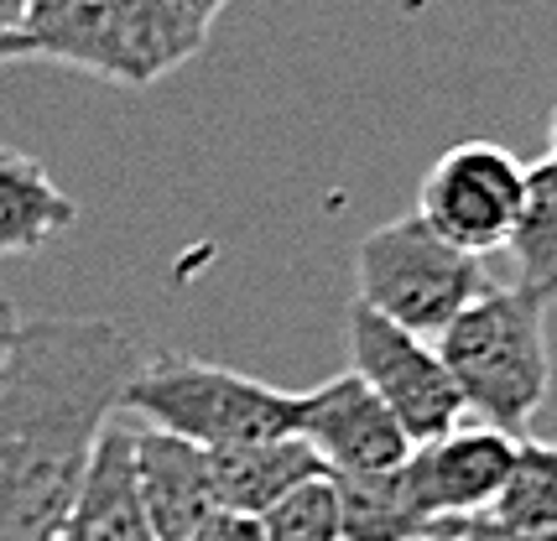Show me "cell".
Masks as SVG:
<instances>
[{
  "instance_id": "cell-24",
  "label": "cell",
  "mask_w": 557,
  "mask_h": 541,
  "mask_svg": "<svg viewBox=\"0 0 557 541\" xmlns=\"http://www.w3.org/2000/svg\"><path fill=\"white\" fill-rule=\"evenodd\" d=\"M547 162H557V110H553V130H547Z\"/></svg>"
},
{
  "instance_id": "cell-19",
  "label": "cell",
  "mask_w": 557,
  "mask_h": 541,
  "mask_svg": "<svg viewBox=\"0 0 557 541\" xmlns=\"http://www.w3.org/2000/svg\"><path fill=\"white\" fill-rule=\"evenodd\" d=\"M433 537H443V541H516V537H506V531H495L490 520H448V526H437Z\"/></svg>"
},
{
  "instance_id": "cell-3",
  "label": "cell",
  "mask_w": 557,
  "mask_h": 541,
  "mask_svg": "<svg viewBox=\"0 0 557 541\" xmlns=\"http://www.w3.org/2000/svg\"><path fill=\"white\" fill-rule=\"evenodd\" d=\"M437 360L454 375L463 412L521 443L553 391L547 307L516 287H495L437 334Z\"/></svg>"
},
{
  "instance_id": "cell-7",
  "label": "cell",
  "mask_w": 557,
  "mask_h": 541,
  "mask_svg": "<svg viewBox=\"0 0 557 541\" xmlns=\"http://www.w3.org/2000/svg\"><path fill=\"white\" fill-rule=\"evenodd\" d=\"M344 344H349V375H360L381 395V406L396 417L412 448L463 427V395L437 360L433 339H417L407 328L386 323L381 313L349 302Z\"/></svg>"
},
{
  "instance_id": "cell-2",
  "label": "cell",
  "mask_w": 557,
  "mask_h": 541,
  "mask_svg": "<svg viewBox=\"0 0 557 541\" xmlns=\"http://www.w3.org/2000/svg\"><path fill=\"white\" fill-rule=\"evenodd\" d=\"M22 37L32 58L69 63L125 89L168 78L209 42L177 0H26Z\"/></svg>"
},
{
  "instance_id": "cell-21",
  "label": "cell",
  "mask_w": 557,
  "mask_h": 541,
  "mask_svg": "<svg viewBox=\"0 0 557 541\" xmlns=\"http://www.w3.org/2000/svg\"><path fill=\"white\" fill-rule=\"evenodd\" d=\"M177 5H183V11H188V16L203 26V32H209V26H214V16L224 11V0H177Z\"/></svg>"
},
{
  "instance_id": "cell-25",
  "label": "cell",
  "mask_w": 557,
  "mask_h": 541,
  "mask_svg": "<svg viewBox=\"0 0 557 541\" xmlns=\"http://www.w3.org/2000/svg\"><path fill=\"white\" fill-rule=\"evenodd\" d=\"M422 541H443V537H422Z\"/></svg>"
},
{
  "instance_id": "cell-23",
  "label": "cell",
  "mask_w": 557,
  "mask_h": 541,
  "mask_svg": "<svg viewBox=\"0 0 557 541\" xmlns=\"http://www.w3.org/2000/svg\"><path fill=\"white\" fill-rule=\"evenodd\" d=\"M26 0H0V32H22Z\"/></svg>"
},
{
  "instance_id": "cell-14",
  "label": "cell",
  "mask_w": 557,
  "mask_h": 541,
  "mask_svg": "<svg viewBox=\"0 0 557 541\" xmlns=\"http://www.w3.org/2000/svg\"><path fill=\"white\" fill-rule=\"evenodd\" d=\"M506 255L516 266V292L553 307L557 302V162L536 156L527 162V198L516 229L506 240Z\"/></svg>"
},
{
  "instance_id": "cell-17",
  "label": "cell",
  "mask_w": 557,
  "mask_h": 541,
  "mask_svg": "<svg viewBox=\"0 0 557 541\" xmlns=\"http://www.w3.org/2000/svg\"><path fill=\"white\" fill-rule=\"evenodd\" d=\"M256 526H261V541H344L334 479H329V474H323V479H308V485L292 490L282 505H271Z\"/></svg>"
},
{
  "instance_id": "cell-8",
  "label": "cell",
  "mask_w": 557,
  "mask_h": 541,
  "mask_svg": "<svg viewBox=\"0 0 557 541\" xmlns=\"http://www.w3.org/2000/svg\"><path fill=\"white\" fill-rule=\"evenodd\" d=\"M292 438L313 448L329 474H396L412 458V443L381 406V395L349 369L313 391H297Z\"/></svg>"
},
{
  "instance_id": "cell-11",
  "label": "cell",
  "mask_w": 557,
  "mask_h": 541,
  "mask_svg": "<svg viewBox=\"0 0 557 541\" xmlns=\"http://www.w3.org/2000/svg\"><path fill=\"white\" fill-rule=\"evenodd\" d=\"M58 541H157L146 520L141 490H136V464H131V422L110 417L99 432L84 485L73 500Z\"/></svg>"
},
{
  "instance_id": "cell-12",
  "label": "cell",
  "mask_w": 557,
  "mask_h": 541,
  "mask_svg": "<svg viewBox=\"0 0 557 541\" xmlns=\"http://www.w3.org/2000/svg\"><path fill=\"white\" fill-rule=\"evenodd\" d=\"M214 464V500L230 516L261 520L271 505H282L292 490H302L308 479H323L329 468L318 464V453L297 438H267V443H240L209 453Z\"/></svg>"
},
{
  "instance_id": "cell-1",
  "label": "cell",
  "mask_w": 557,
  "mask_h": 541,
  "mask_svg": "<svg viewBox=\"0 0 557 541\" xmlns=\"http://www.w3.org/2000/svg\"><path fill=\"white\" fill-rule=\"evenodd\" d=\"M141 349L110 318H26L0 354V541H58Z\"/></svg>"
},
{
  "instance_id": "cell-15",
  "label": "cell",
  "mask_w": 557,
  "mask_h": 541,
  "mask_svg": "<svg viewBox=\"0 0 557 541\" xmlns=\"http://www.w3.org/2000/svg\"><path fill=\"white\" fill-rule=\"evenodd\" d=\"M339 490V531L344 541H422L433 537V520L407 494L396 474H329Z\"/></svg>"
},
{
  "instance_id": "cell-22",
  "label": "cell",
  "mask_w": 557,
  "mask_h": 541,
  "mask_svg": "<svg viewBox=\"0 0 557 541\" xmlns=\"http://www.w3.org/2000/svg\"><path fill=\"white\" fill-rule=\"evenodd\" d=\"M16 328H22V318H16V307L0 297V354L11 349V339H16Z\"/></svg>"
},
{
  "instance_id": "cell-6",
  "label": "cell",
  "mask_w": 557,
  "mask_h": 541,
  "mask_svg": "<svg viewBox=\"0 0 557 541\" xmlns=\"http://www.w3.org/2000/svg\"><path fill=\"white\" fill-rule=\"evenodd\" d=\"M527 198V162L495 141H459L437 156L417 188V219L443 246L485 261L506 250Z\"/></svg>"
},
{
  "instance_id": "cell-18",
  "label": "cell",
  "mask_w": 557,
  "mask_h": 541,
  "mask_svg": "<svg viewBox=\"0 0 557 541\" xmlns=\"http://www.w3.org/2000/svg\"><path fill=\"white\" fill-rule=\"evenodd\" d=\"M183 541H261V526L250 516H230V511H214L198 531H188Z\"/></svg>"
},
{
  "instance_id": "cell-4",
  "label": "cell",
  "mask_w": 557,
  "mask_h": 541,
  "mask_svg": "<svg viewBox=\"0 0 557 541\" xmlns=\"http://www.w3.org/2000/svg\"><path fill=\"white\" fill-rule=\"evenodd\" d=\"M115 417L219 453V448L292 438L297 391H282L271 380H256L214 360H194V354H146L141 369L125 380Z\"/></svg>"
},
{
  "instance_id": "cell-5",
  "label": "cell",
  "mask_w": 557,
  "mask_h": 541,
  "mask_svg": "<svg viewBox=\"0 0 557 541\" xmlns=\"http://www.w3.org/2000/svg\"><path fill=\"white\" fill-rule=\"evenodd\" d=\"M485 292H495L485 261L443 246L417 214L370 229L355 246V297L349 302L381 313L417 339H437Z\"/></svg>"
},
{
  "instance_id": "cell-10",
  "label": "cell",
  "mask_w": 557,
  "mask_h": 541,
  "mask_svg": "<svg viewBox=\"0 0 557 541\" xmlns=\"http://www.w3.org/2000/svg\"><path fill=\"white\" fill-rule=\"evenodd\" d=\"M131 464H136V490H141L146 520H151L157 541H183L219 511L214 464H209L203 448L131 422Z\"/></svg>"
},
{
  "instance_id": "cell-20",
  "label": "cell",
  "mask_w": 557,
  "mask_h": 541,
  "mask_svg": "<svg viewBox=\"0 0 557 541\" xmlns=\"http://www.w3.org/2000/svg\"><path fill=\"white\" fill-rule=\"evenodd\" d=\"M22 58H32L22 32H0V68H5V63H22Z\"/></svg>"
},
{
  "instance_id": "cell-13",
  "label": "cell",
  "mask_w": 557,
  "mask_h": 541,
  "mask_svg": "<svg viewBox=\"0 0 557 541\" xmlns=\"http://www.w3.org/2000/svg\"><path fill=\"white\" fill-rule=\"evenodd\" d=\"M78 203H73L48 167L26 151L0 147V255H32L63 229H73Z\"/></svg>"
},
{
  "instance_id": "cell-26",
  "label": "cell",
  "mask_w": 557,
  "mask_h": 541,
  "mask_svg": "<svg viewBox=\"0 0 557 541\" xmlns=\"http://www.w3.org/2000/svg\"><path fill=\"white\" fill-rule=\"evenodd\" d=\"M547 541H557V531H553V537H547Z\"/></svg>"
},
{
  "instance_id": "cell-9",
  "label": "cell",
  "mask_w": 557,
  "mask_h": 541,
  "mask_svg": "<svg viewBox=\"0 0 557 541\" xmlns=\"http://www.w3.org/2000/svg\"><path fill=\"white\" fill-rule=\"evenodd\" d=\"M510 458H516V438L495 427H454L433 443L412 448V458L401 464V479H407L412 505L437 531L448 520L485 516L506 485Z\"/></svg>"
},
{
  "instance_id": "cell-16",
  "label": "cell",
  "mask_w": 557,
  "mask_h": 541,
  "mask_svg": "<svg viewBox=\"0 0 557 541\" xmlns=\"http://www.w3.org/2000/svg\"><path fill=\"white\" fill-rule=\"evenodd\" d=\"M480 520H490L495 531H506L516 541H547L557 531V443H536L521 438L510 474L495 505Z\"/></svg>"
}]
</instances>
